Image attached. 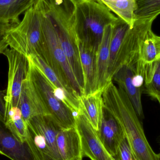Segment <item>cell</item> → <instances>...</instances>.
Segmentation results:
<instances>
[{"label": "cell", "instance_id": "24", "mask_svg": "<svg viewBox=\"0 0 160 160\" xmlns=\"http://www.w3.org/2000/svg\"><path fill=\"white\" fill-rule=\"evenodd\" d=\"M135 21L154 20L160 14V0H134Z\"/></svg>", "mask_w": 160, "mask_h": 160}, {"label": "cell", "instance_id": "32", "mask_svg": "<svg viewBox=\"0 0 160 160\" xmlns=\"http://www.w3.org/2000/svg\"><path fill=\"white\" fill-rule=\"evenodd\" d=\"M159 156H160V153L159 154Z\"/></svg>", "mask_w": 160, "mask_h": 160}, {"label": "cell", "instance_id": "1", "mask_svg": "<svg viewBox=\"0 0 160 160\" xmlns=\"http://www.w3.org/2000/svg\"><path fill=\"white\" fill-rule=\"evenodd\" d=\"M102 92L103 107L121 125L131 148L139 160H160L148 143L140 118L123 89L112 82Z\"/></svg>", "mask_w": 160, "mask_h": 160}, {"label": "cell", "instance_id": "28", "mask_svg": "<svg viewBox=\"0 0 160 160\" xmlns=\"http://www.w3.org/2000/svg\"><path fill=\"white\" fill-rule=\"evenodd\" d=\"M6 95V90H0V114L4 119L5 118L6 108L5 96Z\"/></svg>", "mask_w": 160, "mask_h": 160}, {"label": "cell", "instance_id": "8", "mask_svg": "<svg viewBox=\"0 0 160 160\" xmlns=\"http://www.w3.org/2000/svg\"><path fill=\"white\" fill-rule=\"evenodd\" d=\"M8 61V83L5 96L6 116L13 107H18L24 80L28 76V57L10 48L2 52Z\"/></svg>", "mask_w": 160, "mask_h": 160}, {"label": "cell", "instance_id": "7", "mask_svg": "<svg viewBox=\"0 0 160 160\" xmlns=\"http://www.w3.org/2000/svg\"><path fill=\"white\" fill-rule=\"evenodd\" d=\"M52 23L58 35L62 48L82 89V95L83 76L74 20L68 15H59L52 19Z\"/></svg>", "mask_w": 160, "mask_h": 160}, {"label": "cell", "instance_id": "3", "mask_svg": "<svg viewBox=\"0 0 160 160\" xmlns=\"http://www.w3.org/2000/svg\"><path fill=\"white\" fill-rule=\"evenodd\" d=\"M75 27L78 43L98 50L105 27L118 18L98 0H89L75 6Z\"/></svg>", "mask_w": 160, "mask_h": 160}, {"label": "cell", "instance_id": "19", "mask_svg": "<svg viewBox=\"0 0 160 160\" xmlns=\"http://www.w3.org/2000/svg\"><path fill=\"white\" fill-rule=\"evenodd\" d=\"M102 94L96 92L80 97L82 111L97 132L100 127L104 109Z\"/></svg>", "mask_w": 160, "mask_h": 160}, {"label": "cell", "instance_id": "15", "mask_svg": "<svg viewBox=\"0 0 160 160\" xmlns=\"http://www.w3.org/2000/svg\"><path fill=\"white\" fill-rule=\"evenodd\" d=\"M112 25L106 26L104 28L101 42L97 50L95 92L102 93L106 87L111 83L108 81V71L110 43L112 31Z\"/></svg>", "mask_w": 160, "mask_h": 160}, {"label": "cell", "instance_id": "30", "mask_svg": "<svg viewBox=\"0 0 160 160\" xmlns=\"http://www.w3.org/2000/svg\"><path fill=\"white\" fill-rule=\"evenodd\" d=\"M155 39H156V42H157V44L160 50V37L155 35Z\"/></svg>", "mask_w": 160, "mask_h": 160}, {"label": "cell", "instance_id": "9", "mask_svg": "<svg viewBox=\"0 0 160 160\" xmlns=\"http://www.w3.org/2000/svg\"><path fill=\"white\" fill-rule=\"evenodd\" d=\"M154 21V20H136L133 27L128 31L118 54L113 76L120 68L125 65L129 67L135 72L139 62L140 47L148 32L152 29Z\"/></svg>", "mask_w": 160, "mask_h": 160}, {"label": "cell", "instance_id": "11", "mask_svg": "<svg viewBox=\"0 0 160 160\" xmlns=\"http://www.w3.org/2000/svg\"><path fill=\"white\" fill-rule=\"evenodd\" d=\"M118 87L124 90L140 119L144 118L142 102V82L132 68L127 66L120 68L113 77Z\"/></svg>", "mask_w": 160, "mask_h": 160}, {"label": "cell", "instance_id": "14", "mask_svg": "<svg viewBox=\"0 0 160 160\" xmlns=\"http://www.w3.org/2000/svg\"><path fill=\"white\" fill-rule=\"evenodd\" d=\"M18 108L27 123L34 117L50 115L28 75L23 82Z\"/></svg>", "mask_w": 160, "mask_h": 160}, {"label": "cell", "instance_id": "5", "mask_svg": "<svg viewBox=\"0 0 160 160\" xmlns=\"http://www.w3.org/2000/svg\"><path fill=\"white\" fill-rule=\"evenodd\" d=\"M26 142L34 160H62L58 150L57 136L62 128L50 115L34 117L27 122Z\"/></svg>", "mask_w": 160, "mask_h": 160}, {"label": "cell", "instance_id": "23", "mask_svg": "<svg viewBox=\"0 0 160 160\" xmlns=\"http://www.w3.org/2000/svg\"><path fill=\"white\" fill-rule=\"evenodd\" d=\"M5 121L14 136L20 142H25L28 134V124L23 119L19 108H11L7 114Z\"/></svg>", "mask_w": 160, "mask_h": 160}, {"label": "cell", "instance_id": "12", "mask_svg": "<svg viewBox=\"0 0 160 160\" xmlns=\"http://www.w3.org/2000/svg\"><path fill=\"white\" fill-rule=\"evenodd\" d=\"M0 154L11 160H34L28 144L20 142L0 114Z\"/></svg>", "mask_w": 160, "mask_h": 160}, {"label": "cell", "instance_id": "27", "mask_svg": "<svg viewBox=\"0 0 160 160\" xmlns=\"http://www.w3.org/2000/svg\"><path fill=\"white\" fill-rule=\"evenodd\" d=\"M13 27L14 26L0 24V54H2L4 49V38L7 32Z\"/></svg>", "mask_w": 160, "mask_h": 160}, {"label": "cell", "instance_id": "21", "mask_svg": "<svg viewBox=\"0 0 160 160\" xmlns=\"http://www.w3.org/2000/svg\"><path fill=\"white\" fill-rule=\"evenodd\" d=\"M112 38L110 47V60L108 71V79L110 82H112L113 71L118 52L124 37L130 26L124 21L118 18V20L112 25Z\"/></svg>", "mask_w": 160, "mask_h": 160}, {"label": "cell", "instance_id": "20", "mask_svg": "<svg viewBox=\"0 0 160 160\" xmlns=\"http://www.w3.org/2000/svg\"><path fill=\"white\" fill-rule=\"evenodd\" d=\"M35 0H0V24L15 26Z\"/></svg>", "mask_w": 160, "mask_h": 160}, {"label": "cell", "instance_id": "16", "mask_svg": "<svg viewBox=\"0 0 160 160\" xmlns=\"http://www.w3.org/2000/svg\"><path fill=\"white\" fill-rule=\"evenodd\" d=\"M28 57L45 74L56 89H59L64 93L69 102L70 109L75 115L79 113L82 111L79 94L72 88L62 82L54 71L40 56L32 55Z\"/></svg>", "mask_w": 160, "mask_h": 160}, {"label": "cell", "instance_id": "18", "mask_svg": "<svg viewBox=\"0 0 160 160\" xmlns=\"http://www.w3.org/2000/svg\"><path fill=\"white\" fill-rule=\"evenodd\" d=\"M78 48L83 76L82 96H87L95 92L97 50L81 43H78Z\"/></svg>", "mask_w": 160, "mask_h": 160}, {"label": "cell", "instance_id": "2", "mask_svg": "<svg viewBox=\"0 0 160 160\" xmlns=\"http://www.w3.org/2000/svg\"><path fill=\"white\" fill-rule=\"evenodd\" d=\"M4 47L5 49L10 48L27 57L38 55L43 58L42 0H35L24 13L22 19L7 32Z\"/></svg>", "mask_w": 160, "mask_h": 160}, {"label": "cell", "instance_id": "13", "mask_svg": "<svg viewBox=\"0 0 160 160\" xmlns=\"http://www.w3.org/2000/svg\"><path fill=\"white\" fill-rule=\"evenodd\" d=\"M97 132L109 154L113 158L115 157L125 134L119 122L104 108L100 127Z\"/></svg>", "mask_w": 160, "mask_h": 160}, {"label": "cell", "instance_id": "29", "mask_svg": "<svg viewBox=\"0 0 160 160\" xmlns=\"http://www.w3.org/2000/svg\"><path fill=\"white\" fill-rule=\"evenodd\" d=\"M69 1L74 4V6H76L77 5L82 3L89 1V0H69Z\"/></svg>", "mask_w": 160, "mask_h": 160}, {"label": "cell", "instance_id": "10", "mask_svg": "<svg viewBox=\"0 0 160 160\" xmlns=\"http://www.w3.org/2000/svg\"><path fill=\"white\" fill-rule=\"evenodd\" d=\"M75 120L81 138L83 158L87 157L91 160H116L106 150L82 111L75 116Z\"/></svg>", "mask_w": 160, "mask_h": 160}, {"label": "cell", "instance_id": "31", "mask_svg": "<svg viewBox=\"0 0 160 160\" xmlns=\"http://www.w3.org/2000/svg\"><path fill=\"white\" fill-rule=\"evenodd\" d=\"M158 101L159 102L160 105V100H158Z\"/></svg>", "mask_w": 160, "mask_h": 160}, {"label": "cell", "instance_id": "26", "mask_svg": "<svg viewBox=\"0 0 160 160\" xmlns=\"http://www.w3.org/2000/svg\"><path fill=\"white\" fill-rule=\"evenodd\" d=\"M114 158L116 160H139L133 154L126 136L119 144Z\"/></svg>", "mask_w": 160, "mask_h": 160}, {"label": "cell", "instance_id": "22", "mask_svg": "<svg viewBox=\"0 0 160 160\" xmlns=\"http://www.w3.org/2000/svg\"><path fill=\"white\" fill-rule=\"evenodd\" d=\"M118 18L127 22L131 28L135 21L134 0H98Z\"/></svg>", "mask_w": 160, "mask_h": 160}, {"label": "cell", "instance_id": "6", "mask_svg": "<svg viewBox=\"0 0 160 160\" xmlns=\"http://www.w3.org/2000/svg\"><path fill=\"white\" fill-rule=\"evenodd\" d=\"M28 58L29 62L28 76L50 115L62 128H75L76 115L74 113L56 97L53 86L49 80L31 59L29 57Z\"/></svg>", "mask_w": 160, "mask_h": 160}, {"label": "cell", "instance_id": "25", "mask_svg": "<svg viewBox=\"0 0 160 160\" xmlns=\"http://www.w3.org/2000/svg\"><path fill=\"white\" fill-rule=\"evenodd\" d=\"M144 87L146 94L158 100H160V58L155 64L150 80L144 84Z\"/></svg>", "mask_w": 160, "mask_h": 160}, {"label": "cell", "instance_id": "17", "mask_svg": "<svg viewBox=\"0 0 160 160\" xmlns=\"http://www.w3.org/2000/svg\"><path fill=\"white\" fill-rule=\"evenodd\" d=\"M57 144L62 160H82L81 138L76 127L61 130Z\"/></svg>", "mask_w": 160, "mask_h": 160}, {"label": "cell", "instance_id": "4", "mask_svg": "<svg viewBox=\"0 0 160 160\" xmlns=\"http://www.w3.org/2000/svg\"><path fill=\"white\" fill-rule=\"evenodd\" d=\"M48 0H42V30L44 41L43 60L62 82L72 88L80 96L82 92L62 48L58 35L48 12Z\"/></svg>", "mask_w": 160, "mask_h": 160}]
</instances>
